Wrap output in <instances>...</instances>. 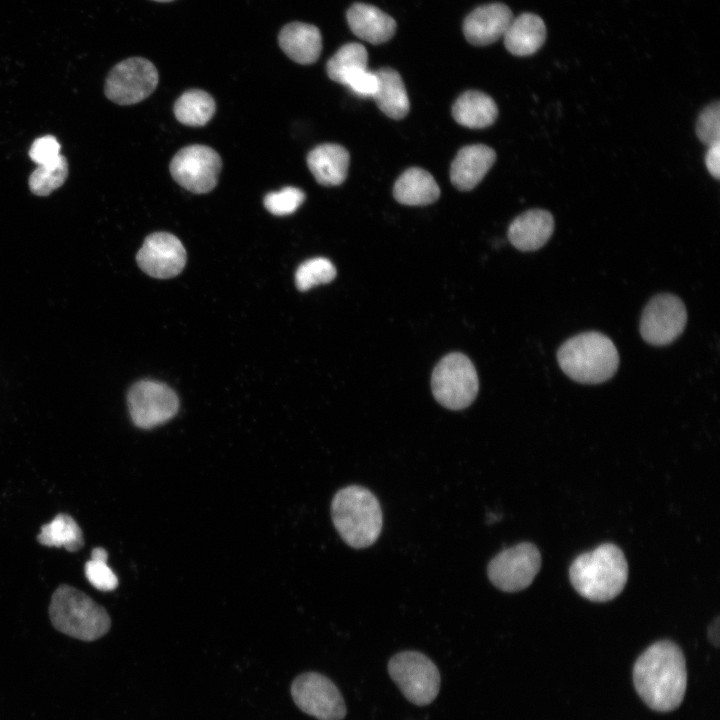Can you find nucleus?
I'll use <instances>...</instances> for the list:
<instances>
[{"label":"nucleus","mask_w":720,"mask_h":720,"mask_svg":"<svg viewBox=\"0 0 720 720\" xmlns=\"http://www.w3.org/2000/svg\"><path fill=\"white\" fill-rule=\"evenodd\" d=\"M633 682L651 709L660 712L676 709L687 686L686 662L681 649L668 640L652 644L635 662Z\"/></svg>","instance_id":"nucleus-1"},{"label":"nucleus","mask_w":720,"mask_h":720,"mask_svg":"<svg viewBox=\"0 0 720 720\" xmlns=\"http://www.w3.org/2000/svg\"><path fill=\"white\" fill-rule=\"evenodd\" d=\"M569 577L581 596L594 602H606L625 587L628 564L618 546L604 543L577 556L569 568Z\"/></svg>","instance_id":"nucleus-2"},{"label":"nucleus","mask_w":720,"mask_h":720,"mask_svg":"<svg viewBox=\"0 0 720 720\" xmlns=\"http://www.w3.org/2000/svg\"><path fill=\"white\" fill-rule=\"evenodd\" d=\"M331 516L343 541L356 549L374 544L382 530L379 501L362 486L351 485L337 491L331 502Z\"/></svg>","instance_id":"nucleus-3"},{"label":"nucleus","mask_w":720,"mask_h":720,"mask_svg":"<svg viewBox=\"0 0 720 720\" xmlns=\"http://www.w3.org/2000/svg\"><path fill=\"white\" fill-rule=\"evenodd\" d=\"M557 359L566 375L587 384L610 379L619 364V355L613 342L595 331L584 332L565 341L558 350Z\"/></svg>","instance_id":"nucleus-4"},{"label":"nucleus","mask_w":720,"mask_h":720,"mask_svg":"<svg viewBox=\"0 0 720 720\" xmlns=\"http://www.w3.org/2000/svg\"><path fill=\"white\" fill-rule=\"evenodd\" d=\"M49 616L60 632L93 641L104 636L111 625L107 611L82 591L69 585L59 586L52 595Z\"/></svg>","instance_id":"nucleus-5"},{"label":"nucleus","mask_w":720,"mask_h":720,"mask_svg":"<svg viewBox=\"0 0 720 720\" xmlns=\"http://www.w3.org/2000/svg\"><path fill=\"white\" fill-rule=\"evenodd\" d=\"M431 387L435 399L444 407L460 410L477 396L479 381L470 359L462 353H450L435 366Z\"/></svg>","instance_id":"nucleus-6"},{"label":"nucleus","mask_w":720,"mask_h":720,"mask_svg":"<svg viewBox=\"0 0 720 720\" xmlns=\"http://www.w3.org/2000/svg\"><path fill=\"white\" fill-rule=\"evenodd\" d=\"M388 672L402 694L418 706L430 704L438 695L441 677L434 662L418 651H402L388 662Z\"/></svg>","instance_id":"nucleus-7"},{"label":"nucleus","mask_w":720,"mask_h":720,"mask_svg":"<svg viewBox=\"0 0 720 720\" xmlns=\"http://www.w3.org/2000/svg\"><path fill=\"white\" fill-rule=\"evenodd\" d=\"M159 80L155 65L143 57H130L117 63L108 73L104 92L119 105H132L146 99Z\"/></svg>","instance_id":"nucleus-8"},{"label":"nucleus","mask_w":720,"mask_h":720,"mask_svg":"<svg viewBox=\"0 0 720 720\" xmlns=\"http://www.w3.org/2000/svg\"><path fill=\"white\" fill-rule=\"evenodd\" d=\"M541 567V554L529 542L506 548L491 559L487 567L491 583L504 592L527 588Z\"/></svg>","instance_id":"nucleus-9"},{"label":"nucleus","mask_w":720,"mask_h":720,"mask_svg":"<svg viewBox=\"0 0 720 720\" xmlns=\"http://www.w3.org/2000/svg\"><path fill=\"white\" fill-rule=\"evenodd\" d=\"M291 696L300 710L317 720H342L346 716L341 692L322 674H300L291 685Z\"/></svg>","instance_id":"nucleus-10"},{"label":"nucleus","mask_w":720,"mask_h":720,"mask_svg":"<svg viewBox=\"0 0 720 720\" xmlns=\"http://www.w3.org/2000/svg\"><path fill=\"white\" fill-rule=\"evenodd\" d=\"M222 167L219 154L205 145H190L180 149L170 162L173 179L186 190L208 193L217 184Z\"/></svg>","instance_id":"nucleus-11"},{"label":"nucleus","mask_w":720,"mask_h":720,"mask_svg":"<svg viewBox=\"0 0 720 720\" xmlns=\"http://www.w3.org/2000/svg\"><path fill=\"white\" fill-rule=\"evenodd\" d=\"M127 403L133 423L143 429L167 422L179 408L175 392L166 384L152 380L135 383L129 389Z\"/></svg>","instance_id":"nucleus-12"},{"label":"nucleus","mask_w":720,"mask_h":720,"mask_svg":"<svg viewBox=\"0 0 720 720\" xmlns=\"http://www.w3.org/2000/svg\"><path fill=\"white\" fill-rule=\"evenodd\" d=\"M687 322L686 308L675 295L654 296L643 310L640 333L649 344H670L683 332Z\"/></svg>","instance_id":"nucleus-13"},{"label":"nucleus","mask_w":720,"mask_h":720,"mask_svg":"<svg viewBox=\"0 0 720 720\" xmlns=\"http://www.w3.org/2000/svg\"><path fill=\"white\" fill-rule=\"evenodd\" d=\"M138 266L159 279L178 275L186 264V250L173 234L156 232L147 236L136 255Z\"/></svg>","instance_id":"nucleus-14"},{"label":"nucleus","mask_w":720,"mask_h":720,"mask_svg":"<svg viewBox=\"0 0 720 720\" xmlns=\"http://www.w3.org/2000/svg\"><path fill=\"white\" fill-rule=\"evenodd\" d=\"M513 18L512 11L507 5L485 4L468 14L463 23V32L471 44L489 45L504 36Z\"/></svg>","instance_id":"nucleus-15"},{"label":"nucleus","mask_w":720,"mask_h":720,"mask_svg":"<svg viewBox=\"0 0 720 720\" xmlns=\"http://www.w3.org/2000/svg\"><path fill=\"white\" fill-rule=\"evenodd\" d=\"M495 159V151L483 144L461 148L450 168L453 186L460 191L473 189L484 178Z\"/></svg>","instance_id":"nucleus-16"},{"label":"nucleus","mask_w":720,"mask_h":720,"mask_svg":"<svg viewBox=\"0 0 720 720\" xmlns=\"http://www.w3.org/2000/svg\"><path fill=\"white\" fill-rule=\"evenodd\" d=\"M278 44L294 62L313 64L322 50V36L316 26L294 21L282 27L278 34Z\"/></svg>","instance_id":"nucleus-17"},{"label":"nucleus","mask_w":720,"mask_h":720,"mask_svg":"<svg viewBox=\"0 0 720 720\" xmlns=\"http://www.w3.org/2000/svg\"><path fill=\"white\" fill-rule=\"evenodd\" d=\"M554 219L545 210L532 209L516 217L508 228V238L520 251H534L541 248L551 237Z\"/></svg>","instance_id":"nucleus-18"},{"label":"nucleus","mask_w":720,"mask_h":720,"mask_svg":"<svg viewBox=\"0 0 720 720\" xmlns=\"http://www.w3.org/2000/svg\"><path fill=\"white\" fill-rule=\"evenodd\" d=\"M351 31L371 44L388 41L396 31L395 20L379 8L365 3H355L347 11Z\"/></svg>","instance_id":"nucleus-19"},{"label":"nucleus","mask_w":720,"mask_h":720,"mask_svg":"<svg viewBox=\"0 0 720 720\" xmlns=\"http://www.w3.org/2000/svg\"><path fill=\"white\" fill-rule=\"evenodd\" d=\"M350 156L338 144L325 143L307 155V165L316 181L324 186L341 184L347 176Z\"/></svg>","instance_id":"nucleus-20"},{"label":"nucleus","mask_w":720,"mask_h":720,"mask_svg":"<svg viewBox=\"0 0 720 720\" xmlns=\"http://www.w3.org/2000/svg\"><path fill=\"white\" fill-rule=\"evenodd\" d=\"M503 37L505 47L511 54L529 56L545 42L546 26L538 15L523 13L513 18Z\"/></svg>","instance_id":"nucleus-21"},{"label":"nucleus","mask_w":720,"mask_h":720,"mask_svg":"<svg viewBox=\"0 0 720 720\" xmlns=\"http://www.w3.org/2000/svg\"><path fill=\"white\" fill-rule=\"evenodd\" d=\"M393 195L403 205L421 206L434 203L440 196V189L429 172L412 167L397 179Z\"/></svg>","instance_id":"nucleus-22"},{"label":"nucleus","mask_w":720,"mask_h":720,"mask_svg":"<svg viewBox=\"0 0 720 720\" xmlns=\"http://www.w3.org/2000/svg\"><path fill=\"white\" fill-rule=\"evenodd\" d=\"M452 115L455 121L462 126L485 128L494 123L498 109L489 95L469 90L456 99L452 107Z\"/></svg>","instance_id":"nucleus-23"},{"label":"nucleus","mask_w":720,"mask_h":720,"mask_svg":"<svg viewBox=\"0 0 720 720\" xmlns=\"http://www.w3.org/2000/svg\"><path fill=\"white\" fill-rule=\"evenodd\" d=\"M376 72L378 87L373 96L378 108L392 119L404 118L410 109L409 98L400 74L389 67Z\"/></svg>","instance_id":"nucleus-24"},{"label":"nucleus","mask_w":720,"mask_h":720,"mask_svg":"<svg viewBox=\"0 0 720 720\" xmlns=\"http://www.w3.org/2000/svg\"><path fill=\"white\" fill-rule=\"evenodd\" d=\"M216 110L210 94L200 89L184 92L174 104L176 119L187 126L200 127L207 124Z\"/></svg>","instance_id":"nucleus-25"},{"label":"nucleus","mask_w":720,"mask_h":720,"mask_svg":"<svg viewBox=\"0 0 720 720\" xmlns=\"http://www.w3.org/2000/svg\"><path fill=\"white\" fill-rule=\"evenodd\" d=\"M38 541L49 547H64L75 552L84 545L83 533L80 526L69 515L60 513L50 523L41 527L37 536Z\"/></svg>","instance_id":"nucleus-26"},{"label":"nucleus","mask_w":720,"mask_h":720,"mask_svg":"<svg viewBox=\"0 0 720 720\" xmlns=\"http://www.w3.org/2000/svg\"><path fill=\"white\" fill-rule=\"evenodd\" d=\"M368 53L360 43H347L328 60L326 71L329 78L342 83L349 74L367 68Z\"/></svg>","instance_id":"nucleus-27"},{"label":"nucleus","mask_w":720,"mask_h":720,"mask_svg":"<svg viewBox=\"0 0 720 720\" xmlns=\"http://www.w3.org/2000/svg\"><path fill=\"white\" fill-rule=\"evenodd\" d=\"M68 172L67 159L61 154L55 163L38 166L31 173L28 180L29 189L37 196H47L64 184Z\"/></svg>","instance_id":"nucleus-28"},{"label":"nucleus","mask_w":720,"mask_h":720,"mask_svg":"<svg viewBox=\"0 0 720 720\" xmlns=\"http://www.w3.org/2000/svg\"><path fill=\"white\" fill-rule=\"evenodd\" d=\"M336 276L332 262L324 257H316L303 262L296 270L295 283L300 291L313 286L331 282Z\"/></svg>","instance_id":"nucleus-29"},{"label":"nucleus","mask_w":720,"mask_h":720,"mask_svg":"<svg viewBox=\"0 0 720 720\" xmlns=\"http://www.w3.org/2000/svg\"><path fill=\"white\" fill-rule=\"evenodd\" d=\"M107 552L101 547L94 548L91 559L85 564L87 580L98 590L112 591L118 586L115 573L107 564Z\"/></svg>","instance_id":"nucleus-30"},{"label":"nucleus","mask_w":720,"mask_h":720,"mask_svg":"<svg viewBox=\"0 0 720 720\" xmlns=\"http://www.w3.org/2000/svg\"><path fill=\"white\" fill-rule=\"evenodd\" d=\"M305 193L296 187H285L264 197L265 208L273 215L285 216L295 212L304 202Z\"/></svg>","instance_id":"nucleus-31"},{"label":"nucleus","mask_w":720,"mask_h":720,"mask_svg":"<svg viewBox=\"0 0 720 720\" xmlns=\"http://www.w3.org/2000/svg\"><path fill=\"white\" fill-rule=\"evenodd\" d=\"M696 134L699 140L708 146L720 142V105L718 101L709 104L699 114Z\"/></svg>","instance_id":"nucleus-32"},{"label":"nucleus","mask_w":720,"mask_h":720,"mask_svg":"<svg viewBox=\"0 0 720 720\" xmlns=\"http://www.w3.org/2000/svg\"><path fill=\"white\" fill-rule=\"evenodd\" d=\"M61 146L52 135H45L35 139L29 149V156L38 166L55 163L59 157Z\"/></svg>","instance_id":"nucleus-33"},{"label":"nucleus","mask_w":720,"mask_h":720,"mask_svg":"<svg viewBox=\"0 0 720 720\" xmlns=\"http://www.w3.org/2000/svg\"><path fill=\"white\" fill-rule=\"evenodd\" d=\"M341 84L359 97L373 98L377 91L378 78L375 71L364 68L346 76Z\"/></svg>","instance_id":"nucleus-34"},{"label":"nucleus","mask_w":720,"mask_h":720,"mask_svg":"<svg viewBox=\"0 0 720 720\" xmlns=\"http://www.w3.org/2000/svg\"><path fill=\"white\" fill-rule=\"evenodd\" d=\"M705 165L709 173L715 179H718L720 174V142L708 146L705 155Z\"/></svg>","instance_id":"nucleus-35"},{"label":"nucleus","mask_w":720,"mask_h":720,"mask_svg":"<svg viewBox=\"0 0 720 720\" xmlns=\"http://www.w3.org/2000/svg\"><path fill=\"white\" fill-rule=\"evenodd\" d=\"M708 637H709V640L715 646H718V644H719V618L718 617L710 625V627L708 629Z\"/></svg>","instance_id":"nucleus-36"},{"label":"nucleus","mask_w":720,"mask_h":720,"mask_svg":"<svg viewBox=\"0 0 720 720\" xmlns=\"http://www.w3.org/2000/svg\"><path fill=\"white\" fill-rule=\"evenodd\" d=\"M152 1H156V2H171V1H173V0H152Z\"/></svg>","instance_id":"nucleus-37"}]
</instances>
